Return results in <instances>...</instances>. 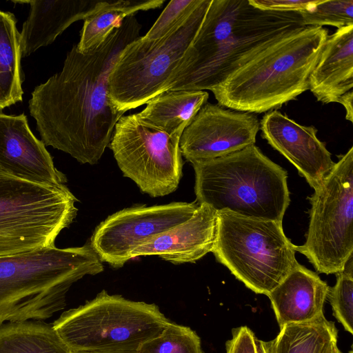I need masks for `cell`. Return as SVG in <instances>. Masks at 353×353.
Listing matches in <instances>:
<instances>
[{
  "mask_svg": "<svg viewBox=\"0 0 353 353\" xmlns=\"http://www.w3.org/2000/svg\"><path fill=\"white\" fill-rule=\"evenodd\" d=\"M141 29L132 15L98 47L81 52L74 45L62 70L35 87L28 108L46 146L81 163L99 161L125 113L110 97L108 77L121 50L139 37Z\"/></svg>",
  "mask_w": 353,
  "mask_h": 353,
  "instance_id": "obj_1",
  "label": "cell"
},
{
  "mask_svg": "<svg viewBox=\"0 0 353 353\" xmlns=\"http://www.w3.org/2000/svg\"><path fill=\"white\" fill-rule=\"evenodd\" d=\"M303 27L298 12L262 10L248 0H211L164 92L211 90L270 44Z\"/></svg>",
  "mask_w": 353,
  "mask_h": 353,
  "instance_id": "obj_2",
  "label": "cell"
},
{
  "mask_svg": "<svg viewBox=\"0 0 353 353\" xmlns=\"http://www.w3.org/2000/svg\"><path fill=\"white\" fill-rule=\"evenodd\" d=\"M328 37L323 27L285 34L212 88L218 104L253 114L268 112L309 90L310 75Z\"/></svg>",
  "mask_w": 353,
  "mask_h": 353,
  "instance_id": "obj_3",
  "label": "cell"
},
{
  "mask_svg": "<svg viewBox=\"0 0 353 353\" xmlns=\"http://www.w3.org/2000/svg\"><path fill=\"white\" fill-rule=\"evenodd\" d=\"M103 270L88 244L0 256V326L50 318L65 307L67 292L75 282Z\"/></svg>",
  "mask_w": 353,
  "mask_h": 353,
  "instance_id": "obj_4",
  "label": "cell"
},
{
  "mask_svg": "<svg viewBox=\"0 0 353 353\" xmlns=\"http://www.w3.org/2000/svg\"><path fill=\"white\" fill-rule=\"evenodd\" d=\"M191 163L199 204L217 212L282 222L290 201L287 172L255 144Z\"/></svg>",
  "mask_w": 353,
  "mask_h": 353,
  "instance_id": "obj_5",
  "label": "cell"
},
{
  "mask_svg": "<svg viewBox=\"0 0 353 353\" xmlns=\"http://www.w3.org/2000/svg\"><path fill=\"white\" fill-rule=\"evenodd\" d=\"M170 322L154 303L103 290L85 304L64 312L52 326L73 352L133 351Z\"/></svg>",
  "mask_w": 353,
  "mask_h": 353,
  "instance_id": "obj_6",
  "label": "cell"
},
{
  "mask_svg": "<svg viewBox=\"0 0 353 353\" xmlns=\"http://www.w3.org/2000/svg\"><path fill=\"white\" fill-rule=\"evenodd\" d=\"M212 252L248 288L266 296L299 264L282 222L228 211L217 214Z\"/></svg>",
  "mask_w": 353,
  "mask_h": 353,
  "instance_id": "obj_7",
  "label": "cell"
},
{
  "mask_svg": "<svg viewBox=\"0 0 353 353\" xmlns=\"http://www.w3.org/2000/svg\"><path fill=\"white\" fill-rule=\"evenodd\" d=\"M77 201L65 185L32 183L0 168V256L54 246L76 217Z\"/></svg>",
  "mask_w": 353,
  "mask_h": 353,
  "instance_id": "obj_8",
  "label": "cell"
},
{
  "mask_svg": "<svg viewBox=\"0 0 353 353\" xmlns=\"http://www.w3.org/2000/svg\"><path fill=\"white\" fill-rule=\"evenodd\" d=\"M211 0L199 6L164 37H139L120 52L108 77L110 97L121 112L136 108L164 89L196 35Z\"/></svg>",
  "mask_w": 353,
  "mask_h": 353,
  "instance_id": "obj_9",
  "label": "cell"
},
{
  "mask_svg": "<svg viewBox=\"0 0 353 353\" xmlns=\"http://www.w3.org/2000/svg\"><path fill=\"white\" fill-rule=\"evenodd\" d=\"M305 241L295 245L318 272L341 271L353 256V147L342 155L308 198Z\"/></svg>",
  "mask_w": 353,
  "mask_h": 353,
  "instance_id": "obj_10",
  "label": "cell"
},
{
  "mask_svg": "<svg viewBox=\"0 0 353 353\" xmlns=\"http://www.w3.org/2000/svg\"><path fill=\"white\" fill-rule=\"evenodd\" d=\"M181 135L168 134L137 113L119 119L108 146L125 176L143 192L163 196L176 190L182 176Z\"/></svg>",
  "mask_w": 353,
  "mask_h": 353,
  "instance_id": "obj_11",
  "label": "cell"
},
{
  "mask_svg": "<svg viewBox=\"0 0 353 353\" xmlns=\"http://www.w3.org/2000/svg\"><path fill=\"white\" fill-rule=\"evenodd\" d=\"M199 206L195 202L140 205L115 212L95 229L90 246L101 261L121 268L132 254L151 238L190 218Z\"/></svg>",
  "mask_w": 353,
  "mask_h": 353,
  "instance_id": "obj_12",
  "label": "cell"
},
{
  "mask_svg": "<svg viewBox=\"0 0 353 353\" xmlns=\"http://www.w3.org/2000/svg\"><path fill=\"white\" fill-rule=\"evenodd\" d=\"M259 130L255 114L206 103L183 131L181 152L190 163L221 157L254 145Z\"/></svg>",
  "mask_w": 353,
  "mask_h": 353,
  "instance_id": "obj_13",
  "label": "cell"
},
{
  "mask_svg": "<svg viewBox=\"0 0 353 353\" xmlns=\"http://www.w3.org/2000/svg\"><path fill=\"white\" fill-rule=\"evenodd\" d=\"M261 136L284 156L314 190L333 168L335 162L317 129L302 125L277 110L268 112L260 121Z\"/></svg>",
  "mask_w": 353,
  "mask_h": 353,
  "instance_id": "obj_14",
  "label": "cell"
},
{
  "mask_svg": "<svg viewBox=\"0 0 353 353\" xmlns=\"http://www.w3.org/2000/svg\"><path fill=\"white\" fill-rule=\"evenodd\" d=\"M0 168L32 183L59 186L67 182L44 143L30 130L24 114L0 112Z\"/></svg>",
  "mask_w": 353,
  "mask_h": 353,
  "instance_id": "obj_15",
  "label": "cell"
},
{
  "mask_svg": "<svg viewBox=\"0 0 353 353\" xmlns=\"http://www.w3.org/2000/svg\"><path fill=\"white\" fill-rule=\"evenodd\" d=\"M217 214L209 205L199 204L190 218L149 239L131 258L157 255L172 263H194L213 250Z\"/></svg>",
  "mask_w": 353,
  "mask_h": 353,
  "instance_id": "obj_16",
  "label": "cell"
},
{
  "mask_svg": "<svg viewBox=\"0 0 353 353\" xmlns=\"http://www.w3.org/2000/svg\"><path fill=\"white\" fill-rule=\"evenodd\" d=\"M103 1L32 0L14 1L30 6L28 19L20 32L21 57H27L42 46L51 44L74 22L84 20Z\"/></svg>",
  "mask_w": 353,
  "mask_h": 353,
  "instance_id": "obj_17",
  "label": "cell"
},
{
  "mask_svg": "<svg viewBox=\"0 0 353 353\" xmlns=\"http://www.w3.org/2000/svg\"><path fill=\"white\" fill-rule=\"evenodd\" d=\"M329 286L314 272L301 264L267 296L280 328L310 321L323 313Z\"/></svg>",
  "mask_w": 353,
  "mask_h": 353,
  "instance_id": "obj_18",
  "label": "cell"
},
{
  "mask_svg": "<svg viewBox=\"0 0 353 353\" xmlns=\"http://www.w3.org/2000/svg\"><path fill=\"white\" fill-rule=\"evenodd\" d=\"M353 88V25L328 35L309 78V90L322 103L337 102Z\"/></svg>",
  "mask_w": 353,
  "mask_h": 353,
  "instance_id": "obj_19",
  "label": "cell"
},
{
  "mask_svg": "<svg viewBox=\"0 0 353 353\" xmlns=\"http://www.w3.org/2000/svg\"><path fill=\"white\" fill-rule=\"evenodd\" d=\"M337 341L334 323L323 312L308 321L285 325L274 339L261 344L265 353H329Z\"/></svg>",
  "mask_w": 353,
  "mask_h": 353,
  "instance_id": "obj_20",
  "label": "cell"
},
{
  "mask_svg": "<svg viewBox=\"0 0 353 353\" xmlns=\"http://www.w3.org/2000/svg\"><path fill=\"white\" fill-rule=\"evenodd\" d=\"M208 98L205 90L166 92L149 101L137 114L168 134H182Z\"/></svg>",
  "mask_w": 353,
  "mask_h": 353,
  "instance_id": "obj_21",
  "label": "cell"
},
{
  "mask_svg": "<svg viewBox=\"0 0 353 353\" xmlns=\"http://www.w3.org/2000/svg\"><path fill=\"white\" fill-rule=\"evenodd\" d=\"M165 0L103 1L93 13L84 19L78 50L85 52L103 43L110 34L119 28L123 20L139 11L160 8Z\"/></svg>",
  "mask_w": 353,
  "mask_h": 353,
  "instance_id": "obj_22",
  "label": "cell"
},
{
  "mask_svg": "<svg viewBox=\"0 0 353 353\" xmlns=\"http://www.w3.org/2000/svg\"><path fill=\"white\" fill-rule=\"evenodd\" d=\"M0 353H72V350L52 324L26 321L0 326Z\"/></svg>",
  "mask_w": 353,
  "mask_h": 353,
  "instance_id": "obj_23",
  "label": "cell"
},
{
  "mask_svg": "<svg viewBox=\"0 0 353 353\" xmlns=\"http://www.w3.org/2000/svg\"><path fill=\"white\" fill-rule=\"evenodd\" d=\"M21 57L15 17L0 10V110L23 100Z\"/></svg>",
  "mask_w": 353,
  "mask_h": 353,
  "instance_id": "obj_24",
  "label": "cell"
},
{
  "mask_svg": "<svg viewBox=\"0 0 353 353\" xmlns=\"http://www.w3.org/2000/svg\"><path fill=\"white\" fill-rule=\"evenodd\" d=\"M139 353H203L201 339L190 327L170 322L156 337L143 343Z\"/></svg>",
  "mask_w": 353,
  "mask_h": 353,
  "instance_id": "obj_25",
  "label": "cell"
},
{
  "mask_svg": "<svg viewBox=\"0 0 353 353\" xmlns=\"http://www.w3.org/2000/svg\"><path fill=\"white\" fill-rule=\"evenodd\" d=\"M336 275V282L329 287L327 298L334 316L347 332L353 334V256Z\"/></svg>",
  "mask_w": 353,
  "mask_h": 353,
  "instance_id": "obj_26",
  "label": "cell"
},
{
  "mask_svg": "<svg viewBox=\"0 0 353 353\" xmlns=\"http://www.w3.org/2000/svg\"><path fill=\"white\" fill-rule=\"evenodd\" d=\"M300 14L304 26H332L339 29L353 25V0L322 1Z\"/></svg>",
  "mask_w": 353,
  "mask_h": 353,
  "instance_id": "obj_27",
  "label": "cell"
},
{
  "mask_svg": "<svg viewBox=\"0 0 353 353\" xmlns=\"http://www.w3.org/2000/svg\"><path fill=\"white\" fill-rule=\"evenodd\" d=\"M201 2V0L170 1L149 31L143 37L148 40H158L164 37L186 19Z\"/></svg>",
  "mask_w": 353,
  "mask_h": 353,
  "instance_id": "obj_28",
  "label": "cell"
},
{
  "mask_svg": "<svg viewBox=\"0 0 353 353\" xmlns=\"http://www.w3.org/2000/svg\"><path fill=\"white\" fill-rule=\"evenodd\" d=\"M323 0H248L253 6L267 10L298 12L310 9Z\"/></svg>",
  "mask_w": 353,
  "mask_h": 353,
  "instance_id": "obj_29",
  "label": "cell"
},
{
  "mask_svg": "<svg viewBox=\"0 0 353 353\" xmlns=\"http://www.w3.org/2000/svg\"><path fill=\"white\" fill-rule=\"evenodd\" d=\"M232 339L225 343L226 353H256V337L247 326L232 330Z\"/></svg>",
  "mask_w": 353,
  "mask_h": 353,
  "instance_id": "obj_30",
  "label": "cell"
},
{
  "mask_svg": "<svg viewBox=\"0 0 353 353\" xmlns=\"http://www.w3.org/2000/svg\"><path fill=\"white\" fill-rule=\"evenodd\" d=\"M353 90L348 91L342 96H341L337 100V103L342 104L345 110V119L353 122Z\"/></svg>",
  "mask_w": 353,
  "mask_h": 353,
  "instance_id": "obj_31",
  "label": "cell"
},
{
  "mask_svg": "<svg viewBox=\"0 0 353 353\" xmlns=\"http://www.w3.org/2000/svg\"><path fill=\"white\" fill-rule=\"evenodd\" d=\"M72 353H139L137 350L133 351H107V352H98V351H72Z\"/></svg>",
  "mask_w": 353,
  "mask_h": 353,
  "instance_id": "obj_32",
  "label": "cell"
},
{
  "mask_svg": "<svg viewBox=\"0 0 353 353\" xmlns=\"http://www.w3.org/2000/svg\"><path fill=\"white\" fill-rule=\"evenodd\" d=\"M255 343H256V353H265L263 346H262V344H261V340H259L256 338Z\"/></svg>",
  "mask_w": 353,
  "mask_h": 353,
  "instance_id": "obj_33",
  "label": "cell"
},
{
  "mask_svg": "<svg viewBox=\"0 0 353 353\" xmlns=\"http://www.w3.org/2000/svg\"><path fill=\"white\" fill-rule=\"evenodd\" d=\"M329 353H342V352H341V350L339 349L337 344H335V345L332 347V349L330 350V351L329 352Z\"/></svg>",
  "mask_w": 353,
  "mask_h": 353,
  "instance_id": "obj_34",
  "label": "cell"
}]
</instances>
